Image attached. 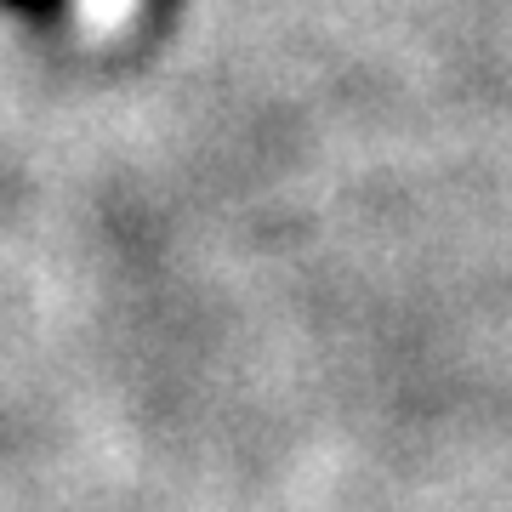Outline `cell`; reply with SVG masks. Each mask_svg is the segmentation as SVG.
Instances as JSON below:
<instances>
[{"label":"cell","instance_id":"6da1fadb","mask_svg":"<svg viewBox=\"0 0 512 512\" xmlns=\"http://www.w3.org/2000/svg\"><path fill=\"white\" fill-rule=\"evenodd\" d=\"M23 6H52V0H23Z\"/></svg>","mask_w":512,"mask_h":512}]
</instances>
